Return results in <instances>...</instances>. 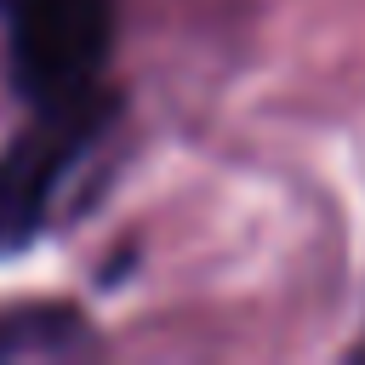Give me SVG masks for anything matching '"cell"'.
<instances>
[{
  "label": "cell",
  "mask_w": 365,
  "mask_h": 365,
  "mask_svg": "<svg viewBox=\"0 0 365 365\" xmlns=\"http://www.w3.org/2000/svg\"><path fill=\"white\" fill-rule=\"evenodd\" d=\"M120 0H6V74L34 108L103 91Z\"/></svg>",
  "instance_id": "6da1fadb"
},
{
  "label": "cell",
  "mask_w": 365,
  "mask_h": 365,
  "mask_svg": "<svg viewBox=\"0 0 365 365\" xmlns=\"http://www.w3.org/2000/svg\"><path fill=\"white\" fill-rule=\"evenodd\" d=\"M108 114L114 103L103 91L68 108H40V120L0 154V251H23L29 240H40L51 194L80 165V154L103 137Z\"/></svg>",
  "instance_id": "7a4b0ae2"
},
{
  "label": "cell",
  "mask_w": 365,
  "mask_h": 365,
  "mask_svg": "<svg viewBox=\"0 0 365 365\" xmlns=\"http://www.w3.org/2000/svg\"><path fill=\"white\" fill-rule=\"evenodd\" d=\"M86 348H91V331L63 302L0 308V359H57V354H86Z\"/></svg>",
  "instance_id": "3957f363"
},
{
  "label": "cell",
  "mask_w": 365,
  "mask_h": 365,
  "mask_svg": "<svg viewBox=\"0 0 365 365\" xmlns=\"http://www.w3.org/2000/svg\"><path fill=\"white\" fill-rule=\"evenodd\" d=\"M0 6H6V0H0Z\"/></svg>",
  "instance_id": "277c9868"
}]
</instances>
